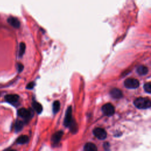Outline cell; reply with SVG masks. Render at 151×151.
Masks as SVG:
<instances>
[{
	"label": "cell",
	"instance_id": "7a4b0ae2",
	"mask_svg": "<svg viewBox=\"0 0 151 151\" xmlns=\"http://www.w3.org/2000/svg\"><path fill=\"white\" fill-rule=\"evenodd\" d=\"M124 84L126 88L136 89L139 86V82L136 79L129 78L125 80Z\"/></svg>",
	"mask_w": 151,
	"mask_h": 151
},
{
	"label": "cell",
	"instance_id": "5bb4252c",
	"mask_svg": "<svg viewBox=\"0 0 151 151\" xmlns=\"http://www.w3.org/2000/svg\"><path fill=\"white\" fill-rule=\"evenodd\" d=\"M33 107L34 108V109L37 112V113L40 114L43 111V108L42 106L38 102H34L33 103Z\"/></svg>",
	"mask_w": 151,
	"mask_h": 151
},
{
	"label": "cell",
	"instance_id": "ac0fdd59",
	"mask_svg": "<svg viewBox=\"0 0 151 151\" xmlns=\"http://www.w3.org/2000/svg\"><path fill=\"white\" fill-rule=\"evenodd\" d=\"M144 89L148 93H151V84L150 82H148V83H146L144 84Z\"/></svg>",
	"mask_w": 151,
	"mask_h": 151
},
{
	"label": "cell",
	"instance_id": "d6986e66",
	"mask_svg": "<svg viewBox=\"0 0 151 151\" xmlns=\"http://www.w3.org/2000/svg\"><path fill=\"white\" fill-rule=\"evenodd\" d=\"M23 69H24V66L22 64H21V63L17 64V69H18V72H21L22 70H23Z\"/></svg>",
	"mask_w": 151,
	"mask_h": 151
},
{
	"label": "cell",
	"instance_id": "8992f818",
	"mask_svg": "<svg viewBox=\"0 0 151 151\" xmlns=\"http://www.w3.org/2000/svg\"><path fill=\"white\" fill-rule=\"evenodd\" d=\"M18 115L25 119H30L32 116V112L30 110H28L25 108H21L18 111Z\"/></svg>",
	"mask_w": 151,
	"mask_h": 151
},
{
	"label": "cell",
	"instance_id": "ba28073f",
	"mask_svg": "<svg viewBox=\"0 0 151 151\" xmlns=\"http://www.w3.org/2000/svg\"><path fill=\"white\" fill-rule=\"evenodd\" d=\"M8 23L13 27L18 28L20 27V22L18 18L14 17H10L7 20Z\"/></svg>",
	"mask_w": 151,
	"mask_h": 151
},
{
	"label": "cell",
	"instance_id": "e0dca14e",
	"mask_svg": "<svg viewBox=\"0 0 151 151\" xmlns=\"http://www.w3.org/2000/svg\"><path fill=\"white\" fill-rule=\"evenodd\" d=\"M23 126H24V123L22 121H17L16 122V126H15V129H16V130L17 132H19L23 128Z\"/></svg>",
	"mask_w": 151,
	"mask_h": 151
},
{
	"label": "cell",
	"instance_id": "7c38bea8",
	"mask_svg": "<svg viewBox=\"0 0 151 151\" xmlns=\"http://www.w3.org/2000/svg\"><path fill=\"white\" fill-rule=\"evenodd\" d=\"M137 73L140 76L146 75L148 73V69L144 66H140L137 69Z\"/></svg>",
	"mask_w": 151,
	"mask_h": 151
},
{
	"label": "cell",
	"instance_id": "8fae6325",
	"mask_svg": "<svg viewBox=\"0 0 151 151\" xmlns=\"http://www.w3.org/2000/svg\"><path fill=\"white\" fill-rule=\"evenodd\" d=\"M84 150L86 151H96L97 150V148L94 143H87L84 145Z\"/></svg>",
	"mask_w": 151,
	"mask_h": 151
},
{
	"label": "cell",
	"instance_id": "52a82bcc",
	"mask_svg": "<svg viewBox=\"0 0 151 151\" xmlns=\"http://www.w3.org/2000/svg\"><path fill=\"white\" fill-rule=\"evenodd\" d=\"M19 96L17 94H7L5 96L6 101L12 105L17 104L19 100Z\"/></svg>",
	"mask_w": 151,
	"mask_h": 151
},
{
	"label": "cell",
	"instance_id": "3957f363",
	"mask_svg": "<svg viewBox=\"0 0 151 151\" xmlns=\"http://www.w3.org/2000/svg\"><path fill=\"white\" fill-rule=\"evenodd\" d=\"M102 112L105 115L111 116L114 115L115 112V108L111 104H106L102 106Z\"/></svg>",
	"mask_w": 151,
	"mask_h": 151
},
{
	"label": "cell",
	"instance_id": "30bf717a",
	"mask_svg": "<svg viewBox=\"0 0 151 151\" xmlns=\"http://www.w3.org/2000/svg\"><path fill=\"white\" fill-rule=\"evenodd\" d=\"M63 135V132L62 131H59L56 132L55 134H54L52 136V140L53 143H57L60 142V139H62V137Z\"/></svg>",
	"mask_w": 151,
	"mask_h": 151
},
{
	"label": "cell",
	"instance_id": "5b68a950",
	"mask_svg": "<svg viewBox=\"0 0 151 151\" xmlns=\"http://www.w3.org/2000/svg\"><path fill=\"white\" fill-rule=\"evenodd\" d=\"M72 123V109L70 106L68 108L65 115V118L64 121V125L66 127L70 126Z\"/></svg>",
	"mask_w": 151,
	"mask_h": 151
},
{
	"label": "cell",
	"instance_id": "6da1fadb",
	"mask_svg": "<svg viewBox=\"0 0 151 151\" xmlns=\"http://www.w3.org/2000/svg\"><path fill=\"white\" fill-rule=\"evenodd\" d=\"M135 106L140 109H146L150 108L151 102L148 98L139 97L134 101Z\"/></svg>",
	"mask_w": 151,
	"mask_h": 151
},
{
	"label": "cell",
	"instance_id": "277c9868",
	"mask_svg": "<svg viewBox=\"0 0 151 151\" xmlns=\"http://www.w3.org/2000/svg\"><path fill=\"white\" fill-rule=\"evenodd\" d=\"M94 135L100 140H104L106 138L107 133L106 130L102 128H97L93 130Z\"/></svg>",
	"mask_w": 151,
	"mask_h": 151
},
{
	"label": "cell",
	"instance_id": "ffe728a7",
	"mask_svg": "<svg viewBox=\"0 0 151 151\" xmlns=\"http://www.w3.org/2000/svg\"><path fill=\"white\" fill-rule=\"evenodd\" d=\"M34 86H35V83L34 82H31V83H28L27 84V89H33Z\"/></svg>",
	"mask_w": 151,
	"mask_h": 151
},
{
	"label": "cell",
	"instance_id": "2e32d148",
	"mask_svg": "<svg viewBox=\"0 0 151 151\" xmlns=\"http://www.w3.org/2000/svg\"><path fill=\"white\" fill-rule=\"evenodd\" d=\"M26 50V44L24 43H21L20 44V50H19V56L21 57L25 53Z\"/></svg>",
	"mask_w": 151,
	"mask_h": 151
},
{
	"label": "cell",
	"instance_id": "4fadbf2b",
	"mask_svg": "<svg viewBox=\"0 0 151 151\" xmlns=\"http://www.w3.org/2000/svg\"><path fill=\"white\" fill-rule=\"evenodd\" d=\"M29 140V138L27 135H21L17 139V143L18 144H25Z\"/></svg>",
	"mask_w": 151,
	"mask_h": 151
},
{
	"label": "cell",
	"instance_id": "9a60e30c",
	"mask_svg": "<svg viewBox=\"0 0 151 151\" xmlns=\"http://www.w3.org/2000/svg\"><path fill=\"white\" fill-rule=\"evenodd\" d=\"M53 113H57L60 108V103L59 101H55L53 103Z\"/></svg>",
	"mask_w": 151,
	"mask_h": 151
},
{
	"label": "cell",
	"instance_id": "9c48e42d",
	"mask_svg": "<svg viewBox=\"0 0 151 151\" xmlns=\"http://www.w3.org/2000/svg\"><path fill=\"white\" fill-rule=\"evenodd\" d=\"M111 96L115 99H120L123 96V94L122 91L120 89L115 88L113 89L111 91Z\"/></svg>",
	"mask_w": 151,
	"mask_h": 151
}]
</instances>
